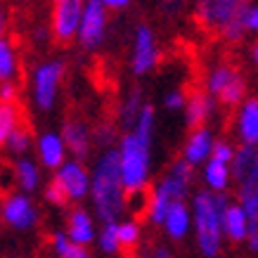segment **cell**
Listing matches in <instances>:
<instances>
[{
	"label": "cell",
	"mask_w": 258,
	"mask_h": 258,
	"mask_svg": "<svg viewBox=\"0 0 258 258\" xmlns=\"http://www.w3.org/2000/svg\"><path fill=\"white\" fill-rule=\"evenodd\" d=\"M154 128H157V111L152 104H145L135 125L131 131H125L116 147L118 164H121V180H123L128 197L142 195L149 185Z\"/></svg>",
	"instance_id": "1"
},
{
	"label": "cell",
	"mask_w": 258,
	"mask_h": 258,
	"mask_svg": "<svg viewBox=\"0 0 258 258\" xmlns=\"http://www.w3.org/2000/svg\"><path fill=\"white\" fill-rule=\"evenodd\" d=\"M90 202L93 211L102 223H118V216L125 211L128 195L121 180L118 149H102L93 171H90Z\"/></svg>",
	"instance_id": "2"
},
{
	"label": "cell",
	"mask_w": 258,
	"mask_h": 258,
	"mask_svg": "<svg viewBox=\"0 0 258 258\" xmlns=\"http://www.w3.org/2000/svg\"><path fill=\"white\" fill-rule=\"evenodd\" d=\"M223 195H213L209 189L197 192L192 199V225L197 232V246L204 256L216 258L223 244V211L227 206Z\"/></svg>",
	"instance_id": "3"
},
{
	"label": "cell",
	"mask_w": 258,
	"mask_h": 258,
	"mask_svg": "<svg viewBox=\"0 0 258 258\" xmlns=\"http://www.w3.org/2000/svg\"><path fill=\"white\" fill-rule=\"evenodd\" d=\"M192 178H195V168L187 161H182V159L173 161L168 173L154 185V189L147 197V218L154 225H164L168 209L175 202H185Z\"/></svg>",
	"instance_id": "4"
},
{
	"label": "cell",
	"mask_w": 258,
	"mask_h": 258,
	"mask_svg": "<svg viewBox=\"0 0 258 258\" xmlns=\"http://www.w3.org/2000/svg\"><path fill=\"white\" fill-rule=\"evenodd\" d=\"M64 76H67V62L64 59H45L36 64L31 71V97L38 111H52L62 90Z\"/></svg>",
	"instance_id": "5"
},
{
	"label": "cell",
	"mask_w": 258,
	"mask_h": 258,
	"mask_svg": "<svg viewBox=\"0 0 258 258\" xmlns=\"http://www.w3.org/2000/svg\"><path fill=\"white\" fill-rule=\"evenodd\" d=\"M0 220L12 230L29 232L40 223V211L31 195H24L19 189H12L0 199Z\"/></svg>",
	"instance_id": "6"
},
{
	"label": "cell",
	"mask_w": 258,
	"mask_h": 258,
	"mask_svg": "<svg viewBox=\"0 0 258 258\" xmlns=\"http://www.w3.org/2000/svg\"><path fill=\"white\" fill-rule=\"evenodd\" d=\"M206 90H209L211 97H218L225 107H237L239 102H244L246 83H244V76L235 67L218 64V67H213L209 79H206Z\"/></svg>",
	"instance_id": "7"
},
{
	"label": "cell",
	"mask_w": 258,
	"mask_h": 258,
	"mask_svg": "<svg viewBox=\"0 0 258 258\" xmlns=\"http://www.w3.org/2000/svg\"><path fill=\"white\" fill-rule=\"evenodd\" d=\"M107 24H109V10L104 5V0H88L83 5V17H81L79 36H76L81 47L83 50H97L104 43Z\"/></svg>",
	"instance_id": "8"
},
{
	"label": "cell",
	"mask_w": 258,
	"mask_h": 258,
	"mask_svg": "<svg viewBox=\"0 0 258 258\" xmlns=\"http://www.w3.org/2000/svg\"><path fill=\"white\" fill-rule=\"evenodd\" d=\"M244 8H246V3H237V0H204L197 5L195 15L204 29L223 36V31L239 17Z\"/></svg>",
	"instance_id": "9"
},
{
	"label": "cell",
	"mask_w": 258,
	"mask_h": 258,
	"mask_svg": "<svg viewBox=\"0 0 258 258\" xmlns=\"http://www.w3.org/2000/svg\"><path fill=\"white\" fill-rule=\"evenodd\" d=\"M81 0H57L50 12V36L59 43H69L79 36L81 17H83Z\"/></svg>",
	"instance_id": "10"
},
{
	"label": "cell",
	"mask_w": 258,
	"mask_h": 258,
	"mask_svg": "<svg viewBox=\"0 0 258 258\" xmlns=\"http://www.w3.org/2000/svg\"><path fill=\"white\" fill-rule=\"evenodd\" d=\"M159 64V45L157 33L152 31V26L140 24L135 29L133 36V52H131V69L135 76H145Z\"/></svg>",
	"instance_id": "11"
},
{
	"label": "cell",
	"mask_w": 258,
	"mask_h": 258,
	"mask_svg": "<svg viewBox=\"0 0 258 258\" xmlns=\"http://www.w3.org/2000/svg\"><path fill=\"white\" fill-rule=\"evenodd\" d=\"M55 180L62 185V189L69 197V202L79 204L86 197H90V171L86 168L83 161L69 159L62 168L55 171Z\"/></svg>",
	"instance_id": "12"
},
{
	"label": "cell",
	"mask_w": 258,
	"mask_h": 258,
	"mask_svg": "<svg viewBox=\"0 0 258 258\" xmlns=\"http://www.w3.org/2000/svg\"><path fill=\"white\" fill-rule=\"evenodd\" d=\"M62 135L64 145H67V152H69L71 157L76 159V161H86L90 154H93V128L83 121V118H67L62 123Z\"/></svg>",
	"instance_id": "13"
},
{
	"label": "cell",
	"mask_w": 258,
	"mask_h": 258,
	"mask_svg": "<svg viewBox=\"0 0 258 258\" xmlns=\"http://www.w3.org/2000/svg\"><path fill=\"white\" fill-rule=\"evenodd\" d=\"M36 154H38V164L50 171H57L69 161L67 145L57 131H45L36 138Z\"/></svg>",
	"instance_id": "14"
},
{
	"label": "cell",
	"mask_w": 258,
	"mask_h": 258,
	"mask_svg": "<svg viewBox=\"0 0 258 258\" xmlns=\"http://www.w3.org/2000/svg\"><path fill=\"white\" fill-rule=\"evenodd\" d=\"M64 232L71 237V242L79 244L86 249L88 244L95 242L97 237V227H95V220L90 216V211H86L83 206H74L67 211V227Z\"/></svg>",
	"instance_id": "15"
},
{
	"label": "cell",
	"mask_w": 258,
	"mask_h": 258,
	"mask_svg": "<svg viewBox=\"0 0 258 258\" xmlns=\"http://www.w3.org/2000/svg\"><path fill=\"white\" fill-rule=\"evenodd\" d=\"M213 133L204 125V128H195L192 133H189L187 142H185V147H182V161H187L192 168L199 164H206L213 154Z\"/></svg>",
	"instance_id": "16"
},
{
	"label": "cell",
	"mask_w": 258,
	"mask_h": 258,
	"mask_svg": "<svg viewBox=\"0 0 258 258\" xmlns=\"http://www.w3.org/2000/svg\"><path fill=\"white\" fill-rule=\"evenodd\" d=\"M237 185H239V206L249 216L251 227H258V149L251 168L244 173V178L237 180Z\"/></svg>",
	"instance_id": "17"
},
{
	"label": "cell",
	"mask_w": 258,
	"mask_h": 258,
	"mask_svg": "<svg viewBox=\"0 0 258 258\" xmlns=\"http://www.w3.org/2000/svg\"><path fill=\"white\" fill-rule=\"evenodd\" d=\"M251 230V220L239 204H227L223 211V237L230 242H246Z\"/></svg>",
	"instance_id": "18"
},
{
	"label": "cell",
	"mask_w": 258,
	"mask_h": 258,
	"mask_svg": "<svg viewBox=\"0 0 258 258\" xmlns=\"http://www.w3.org/2000/svg\"><path fill=\"white\" fill-rule=\"evenodd\" d=\"M237 135L242 145L258 147V100H244L237 111Z\"/></svg>",
	"instance_id": "19"
},
{
	"label": "cell",
	"mask_w": 258,
	"mask_h": 258,
	"mask_svg": "<svg viewBox=\"0 0 258 258\" xmlns=\"http://www.w3.org/2000/svg\"><path fill=\"white\" fill-rule=\"evenodd\" d=\"M12 175H15V187L24 195H31L40 187L43 182V173H40V164L29 157L15 159L12 164Z\"/></svg>",
	"instance_id": "20"
},
{
	"label": "cell",
	"mask_w": 258,
	"mask_h": 258,
	"mask_svg": "<svg viewBox=\"0 0 258 258\" xmlns=\"http://www.w3.org/2000/svg\"><path fill=\"white\" fill-rule=\"evenodd\" d=\"M213 97L209 93H202V90H195V93L187 97V104H185V118H187V125L195 131V128H204V123L209 121V116L213 114Z\"/></svg>",
	"instance_id": "21"
},
{
	"label": "cell",
	"mask_w": 258,
	"mask_h": 258,
	"mask_svg": "<svg viewBox=\"0 0 258 258\" xmlns=\"http://www.w3.org/2000/svg\"><path fill=\"white\" fill-rule=\"evenodd\" d=\"M22 74V57L15 40L5 36L0 38V83H17Z\"/></svg>",
	"instance_id": "22"
},
{
	"label": "cell",
	"mask_w": 258,
	"mask_h": 258,
	"mask_svg": "<svg viewBox=\"0 0 258 258\" xmlns=\"http://www.w3.org/2000/svg\"><path fill=\"white\" fill-rule=\"evenodd\" d=\"M189 225H192V209L185 202H175L166 213L164 220L166 235L171 239H182L189 232Z\"/></svg>",
	"instance_id": "23"
},
{
	"label": "cell",
	"mask_w": 258,
	"mask_h": 258,
	"mask_svg": "<svg viewBox=\"0 0 258 258\" xmlns=\"http://www.w3.org/2000/svg\"><path fill=\"white\" fill-rule=\"evenodd\" d=\"M232 180V168L227 164H220L216 159H209L204 164V182L209 185V192L213 195H223Z\"/></svg>",
	"instance_id": "24"
},
{
	"label": "cell",
	"mask_w": 258,
	"mask_h": 258,
	"mask_svg": "<svg viewBox=\"0 0 258 258\" xmlns=\"http://www.w3.org/2000/svg\"><path fill=\"white\" fill-rule=\"evenodd\" d=\"M22 123H24L22 109H19L17 104L0 102V149H5L8 140L12 138V133H15Z\"/></svg>",
	"instance_id": "25"
},
{
	"label": "cell",
	"mask_w": 258,
	"mask_h": 258,
	"mask_svg": "<svg viewBox=\"0 0 258 258\" xmlns=\"http://www.w3.org/2000/svg\"><path fill=\"white\" fill-rule=\"evenodd\" d=\"M147 102L142 100V90L140 88H133L131 93L125 95V100L121 102V109H118V121L131 131L135 125V121H138V116H140L142 107H145Z\"/></svg>",
	"instance_id": "26"
},
{
	"label": "cell",
	"mask_w": 258,
	"mask_h": 258,
	"mask_svg": "<svg viewBox=\"0 0 258 258\" xmlns=\"http://www.w3.org/2000/svg\"><path fill=\"white\" fill-rule=\"evenodd\" d=\"M31 147H36V138H33L31 128H29L26 123L19 125L15 133H12V138L8 140V145H5V149H8L10 154H12V157H17V159L26 157Z\"/></svg>",
	"instance_id": "27"
},
{
	"label": "cell",
	"mask_w": 258,
	"mask_h": 258,
	"mask_svg": "<svg viewBox=\"0 0 258 258\" xmlns=\"http://www.w3.org/2000/svg\"><path fill=\"white\" fill-rule=\"evenodd\" d=\"M50 246H52L57 258H81V253L86 251L83 246L71 242V237L67 235L64 230H55V232L50 235Z\"/></svg>",
	"instance_id": "28"
},
{
	"label": "cell",
	"mask_w": 258,
	"mask_h": 258,
	"mask_svg": "<svg viewBox=\"0 0 258 258\" xmlns=\"http://www.w3.org/2000/svg\"><path fill=\"white\" fill-rule=\"evenodd\" d=\"M140 237H142V227L135 218L118 220V244H121V251H135L138 244H140Z\"/></svg>",
	"instance_id": "29"
},
{
	"label": "cell",
	"mask_w": 258,
	"mask_h": 258,
	"mask_svg": "<svg viewBox=\"0 0 258 258\" xmlns=\"http://www.w3.org/2000/svg\"><path fill=\"white\" fill-rule=\"evenodd\" d=\"M97 244L104 253H118L121 244H118V223H102V230L97 232Z\"/></svg>",
	"instance_id": "30"
},
{
	"label": "cell",
	"mask_w": 258,
	"mask_h": 258,
	"mask_svg": "<svg viewBox=\"0 0 258 258\" xmlns=\"http://www.w3.org/2000/svg\"><path fill=\"white\" fill-rule=\"evenodd\" d=\"M43 197H45V202L50 204V206H57V209H64L67 204H71L69 197H67V192H64L62 185H59L55 178H52L45 185V189H43Z\"/></svg>",
	"instance_id": "31"
},
{
	"label": "cell",
	"mask_w": 258,
	"mask_h": 258,
	"mask_svg": "<svg viewBox=\"0 0 258 258\" xmlns=\"http://www.w3.org/2000/svg\"><path fill=\"white\" fill-rule=\"evenodd\" d=\"M235 152L237 149L230 145V142L225 140H216V145H213V154L211 159H216V161H220V164H232V159H235Z\"/></svg>",
	"instance_id": "32"
},
{
	"label": "cell",
	"mask_w": 258,
	"mask_h": 258,
	"mask_svg": "<svg viewBox=\"0 0 258 258\" xmlns=\"http://www.w3.org/2000/svg\"><path fill=\"white\" fill-rule=\"evenodd\" d=\"M93 138L100 142V145H104V149H109L111 147V140H114V125H109V123L95 125Z\"/></svg>",
	"instance_id": "33"
},
{
	"label": "cell",
	"mask_w": 258,
	"mask_h": 258,
	"mask_svg": "<svg viewBox=\"0 0 258 258\" xmlns=\"http://www.w3.org/2000/svg\"><path fill=\"white\" fill-rule=\"evenodd\" d=\"M164 104L168 109L178 111V109H185V104H187V95L182 93V90H171V93L164 97Z\"/></svg>",
	"instance_id": "34"
},
{
	"label": "cell",
	"mask_w": 258,
	"mask_h": 258,
	"mask_svg": "<svg viewBox=\"0 0 258 258\" xmlns=\"http://www.w3.org/2000/svg\"><path fill=\"white\" fill-rule=\"evenodd\" d=\"M19 100V83H0V102L17 104Z\"/></svg>",
	"instance_id": "35"
},
{
	"label": "cell",
	"mask_w": 258,
	"mask_h": 258,
	"mask_svg": "<svg viewBox=\"0 0 258 258\" xmlns=\"http://www.w3.org/2000/svg\"><path fill=\"white\" fill-rule=\"evenodd\" d=\"M10 24H12V17H10L8 5H3V3H0V38H5V36H8Z\"/></svg>",
	"instance_id": "36"
},
{
	"label": "cell",
	"mask_w": 258,
	"mask_h": 258,
	"mask_svg": "<svg viewBox=\"0 0 258 258\" xmlns=\"http://www.w3.org/2000/svg\"><path fill=\"white\" fill-rule=\"evenodd\" d=\"M244 22H246V31H258V5H249L246 8Z\"/></svg>",
	"instance_id": "37"
},
{
	"label": "cell",
	"mask_w": 258,
	"mask_h": 258,
	"mask_svg": "<svg viewBox=\"0 0 258 258\" xmlns=\"http://www.w3.org/2000/svg\"><path fill=\"white\" fill-rule=\"evenodd\" d=\"M104 5H107V10H125L131 3L128 0H104Z\"/></svg>",
	"instance_id": "38"
},
{
	"label": "cell",
	"mask_w": 258,
	"mask_h": 258,
	"mask_svg": "<svg viewBox=\"0 0 258 258\" xmlns=\"http://www.w3.org/2000/svg\"><path fill=\"white\" fill-rule=\"evenodd\" d=\"M246 242H249L251 251H256L258 253V227H251L249 230V239H246Z\"/></svg>",
	"instance_id": "39"
},
{
	"label": "cell",
	"mask_w": 258,
	"mask_h": 258,
	"mask_svg": "<svg viewBox=\"0 0 258 258\" xmlns=\"http://www.w3.org/2000/svg\"><path fill=\"white\" fill-rule=\"evenodd\" d=\"M152 258H173V253L166 249V246H157V249H154V256H152Z\"/></svg>",
	"instance_id": "40"
},
{
	"label": "cell",
	"mask_w": 258,
	"mask_h": 258,
	"mask_svg": "<svg viewBox=\"0 0 258 258\" xmlns=\"http://www.w3.org/2000/svg\"><path fill=\"white\" fill-rule=\"evenodd\" d=\"M251 57H253V64L258 67V40L253 43V47H251Z\"/></svg>",
	"instance_id": "41"
},
{
	"label": "cell",
	"mask_w": 258,
	"mask_h": 258,
	"mask_svg": "<svg viewBox=\"0 0 258 258\" xmlns=\"http://www.w3.org/2000/svg\"><path fill=\"white\" fill-rule=\"evenodd\" d=\"M81 258H93V256H90V251L86 249V251H83V253H81Z\"/></svg>",
	"instance_id": "42"
},
{
	"label": "cell",
	"mask_w": 258,
	"mask_h": 258,
	"mask_svg": "<svg viewBox=\"0 0 258 258\" xmlns=\"http://www.w3.org/2000/svg\"><path fill=\"white\" fill-rule=\"evenodd\" d=\"M8 258H22V256H8Z\"/></svg>",
	"instance_id": "43"
}]
</instances>
